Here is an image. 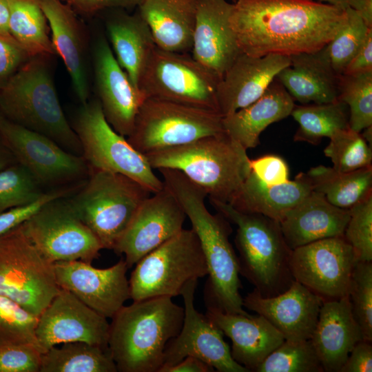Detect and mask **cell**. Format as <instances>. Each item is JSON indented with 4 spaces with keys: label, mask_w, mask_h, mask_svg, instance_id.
Instances as JSON below:
<instances>
[{
    "label": "cell",
    "mask_w": 372,
    "mask_h": 372,
    "mask_svg": "<svg viewBox=\"0 0 372 372\" xmlns=\"http://www.w3.org/2000/svg\"><path fill=\"white\" fill-rule=\"evenodd\" d=\"M108 347L63 343L41 353L39 372H117Z\"/></svg>",
    "instance_id": "35"
},
{
    "label": "cell",
    "mask_w": 372,
    "mask_h": 372,
    "mask_svg": "<svg viewBox=\"0 0 372 372\" xmlns=\"http://www.w3.org/2000/svg\"><path fill=\"white\" fill-rule=\"evenodd\" d=\"M60 289L54 263L40 254L21 225L0 236V295L39 317Z\"/></svg>",
    "instance_id": "11"
},
{
    "label": "cell",
    "mask_w": 372,
    "mask_h": 372,
    "mask_svg": "<svg viewBox=\"0 0 372 372\" xmlns=\"http://www.w3.org/2000/svg\"><path fill=\"white\" fill-rule=\"evenodd\" d=\"M363 130H364V132L362 134H361L362 136L365 139V141L367 142V143H370V145L371 146V142H372V125L364 129Z\"/></svg>",
    "instance_id": "57"
},
{
    "label": "cell",
    "mask_w": 372,
    "mask_h": 372,
    "mask_svg": "<svg viewBox=\"0 0 372 372\" xmlns=\"http://www.w3.org/2000/svg\"><path fill=\"white\" fill-rule=\"evenodd\" d=\"M158 170L165 185L181 205L200 243L207 267L204 289L206 307L227 313L249 315L244 309L240 294L239 265L229 240L231 233L229 220L207 209L205 192L181 172L169 168Z\"/></svg>",
    "instance_id": "2"
},
{
    "label": "cell",
    "mask_w": 372,
    "mask_h": 372,
    "mask_svg": "<svg viewBox=\"0 0 372 372\" xmlns=\"http://www.w3.org/2000/svg\"><path fill=\"white\" fill-rule=\"evenodd\" d=\"M372 71V28L362 46L347 65L344 73L352 74Z\"/></svg>",
    "instance_id": "51"
},
{
    "label": "cell",
    "mask_w": 372,
    "mask_h": 372,
    "mask_svg": "<svg viewBox=\"0 0 372 372\" xmlns=\"http://www.w3.org/2000/svg\"><path fill=\"white\" fill-rule=\"evenodd\" d=\"M345 17L344 8L314 0H237L229 25L241 53L290 56L322 48Z\"/></svg>",
    "instance_id": "1"
},
{
    "label": "cell",
    "mask_w": 372,
    "mask_h": 372,
    "mask_svg": "<svg viewBox=\"0 0 372 372\" xmlns=\"http://www.w3.org/2000/svg\"><path fill=\"white\" fill-rule=\"evenodd\" d=\"M107 319L61 288L39 316L35 329L38 347L41 353L54 346L78 341L108 347Z\"/></svg>",
    "instance_id": "18"
},
{
    "label": "cell",
    "mask_w": 372,
    "mask_h": 372,
    "mask_svg": "<svg viewBox=\"0 0 372 372\" xmlns=\"http://www.w3.org/2000/svg\"><path fill=\"white\" fill-rule=\"evenodd\" d=\"M74 12L91 15L108 8L132 9L143 0H61Z\"/></svg>",
    "instance_id": "49"
},
{
    "label": "cell",
    "mask_w": 372,
    "mask_h": 372,
    "mask_svg": "<svg viewBox=\"0 0 372 372\" xmlns=\"http://www.w3.org/2000/svg\"><path fill=\"white\" fill-rule=\"evenodd\" d=\"M349 296L363 340L372 342V261L357 262Z\"/></svg>",
    "instance_id": "43"
},
{
    "label": "cell",
    "mask_w": 372,
    "mask_h": 372,
    "mask_svg": "<svg viewBox=\"0 0 372 372\" xmlns=\"http://www.w3.org/2000/svg\"><path fill=\"white\" fill-rule=\"evenodd\" d=\"M320 2L324 1L327 2L326 3H329L333 6H338L340 8H345L348 6V3L350 0H318Z\"/></svg>",
    "instance_id": "56"
},
{
    "label": "cell",
    "mask_w": 372,
    "mask_h": 372,
    "mask_svg": "<svg viewBox=\"0 0 372 372\" xmlns=\"http://www.w3.org/2000/svg\"><path fill=\"white\" fill-rule=\"evenodd\" d=\"M41 353L35 344L0 345V372H39Z\"/></svg>",
    "instance_id": "45"
},
{
    "label": "cell",
    "mask_w": 372,
    "mask_h": 372,
    "mask_svg": "<svg viewBox=\"0 0 372 372\" xmlns=\"http://www.w3.org/2000/svg\"><path fill=\"white\" fill-rule=\"evenodd\" d=\"M8 3L10 34L30 57L56 54L39 0H8Z\"/></svg>",
    "instance_id": "34"
},
{
    "label": "cell",
    "mask_w": 372,
    "mask_h": 372,
    "mask_svg": "<svg viewBox=\"0 0 372 372\" xmlns=\"http://www.w3.org/2000/svg\"><path fill=\"white\" fill-rule=\"evenodd\" d=\"M186 217L178 200L165 185L141 203L113 250L124 254L127 266L131 268L178 234L183 229Z\"/></svg>",
    "instance_id": "17"
},
{
    "label": "cell",
    "mask_w": 372,
    "mask_h": 372,
    "mask_svg": "<svg viewBox=\"0 0 372 372\" xmlns=\"http://www.w3.org/2000/svg\"><path fill=\"white\" fill-rule=\"evenodd\" d=\"M291 115L299 126L293 141L312 145L330 138L336 131L349 127V110L339 100L321 104L295 105Z\"/></svg>",
    "instance_id": "36"
},
{
    "label": "cell",
    "mask_w": 372,
    "mask_h": 372,
    "mask_svg": "<svg viewBox=\"0 0 372 372\" xmlns=\"http://www.w3.org/2000/svg\"><path fill=\"white\" fill-rule=\"evenodd\" d=\"M46 58H30L0 89V108L7 120L82 156L81 142L62 110Z\"/></svg>",
    "instance_id": "5"
},
{
    "label": "cell",
    "mask_w": 372,
    "mask_h": 372,
    "mask_svg": "<svg viewBox=\"0 0 372 372\" xmlns=\"http://www.w3.org/2000/svg\"><path fill=\"white\" fill-rule=\"evenodd\" d=\"M197 283L198 280H191L181 293L184 301L182 328L167 343L162 367L174 365L187 356H194L216 371L250 372L233 359L231 349L218 326L206 314L196 309L194 300Z\"/></svg>",
    "instance_id": "16"
},
{
    "label": "cell",
    "mask_w": 372,
    "mask_h": 372,
    "mask_svg": "<svg viewBox=\"0 0 372 372\" xmlns=\"http://www.w3.org/2000/svg\"><path fill=\"white\" fill-rule=\"evenodd\" d=\"M106 29L117 62L138 87L140 78L156 47L148 25L137 11L132 14H114L107 21Z\"/></svg>",
    "instance_id": "32"
},
{
    "label": "cell",
    "mask_w": 372,
    "mask_h": 372,
    "mask_svg": "<svg viewBox=\"0 0 372 372\" xmlns=\"http://www.w3.org/2000/svg\"><path fill=\"white\" fill-rule=\"evenodd\" d=\"M48 20L56 53L70 76L73 90L81 102L88 101L89 83L85 41L74 11L61 0H39Z\"/></svg>",
    "instance_id": "27"
},
{
    "label": "cell",
    "mask_w": 372,
    "mask_h": 372,
    "mask_svg": "<svg viewBox=\"0 0 372 372\" xmlns=\"http://www.w3.org/2000/svg\"><path fill=\"white\" fill-rule=\"evenodd\" d=\"M196 1L192 56L221 79L241 53L229 25L233 3L227 0Z\"/></svg>",
    "instance_id": "22"
},
{
    "label": "cell",
    "mask_w": 372,
    "mask_h": 372,
    "mask_svg": "<svg viewBox=\"0 0 372 372\" xmlns=\"http://www.w3.org/2000/svg\"><path fill=\"white\" fill-rule=\"evenodd\" d=\"M196 0H143L138 7L157 48L189 53L192 47Z\"/></svg>",
    "instance_id": "30"
},
{
    "label": "cell",
    "mask_w": 372,
    "mask_h": 372,
    "mask_svg": "<svg viewBox=\"0 0 372 372\" xmlns=\"http://www.w3.org/2000/svg\"><path fill=\"white\" fill-rule=\"evenodd\" d=\"M214 369L203 360L194 357L187 356L178 363L162 367L159 372H214Z\"/></svg>",
    "instance_id": "52"
},
{
    "label": "cell",
    "mask_w": 372,
    "mask_h": 372,
    "mask_svg": "<svg viewBox=\"0 0 372 372\" xmlns=\"http://www.w3.org/2000/svg\"><path fill=\"white\" fill-rule=\"evenodd\" d=\"M66 197L43 204L21 224V228L50 262L80 260L92 263L103 248L97 237L76 215Z\"/></svg>",
    "instance_id": "13"
},
{
    "label": "cell",
    "mask_w": 372,
    "mask_h": 372,
    "mask_svg": "<svg viewBox=\"0 0 372 372\" xmlns=\"http://www.w3.org/2000/svg\"><path fill=\"white\" fill-rule=\"evenodd\" d=\"M306 173L298 174L293 180L269 185L251 171L230 204L245 213L262 214L280 222L286 213L312 191Z\"/></svg>",
    "instance_id": "31"
},
{
    "label": "cell",
    "mask_w": 372,
    "mask_h": 372,
    "mask_svg": "<svg viewBox=\"0 0 372 372\" xmlns=\"http://www.w3.org/2000/svg\"><path fill=\"white\" fill-rule=\"evenodd\" d=\"M210 202L218 213L237 226L234 241L240 274L262 297L285 291L294 279L289 267L291 249L285 242L280 223L262 214L240 211L229 203Z\"/></svg>",
    "instance_id": "6"
},
{
    "label": "cell",
    "mask_w": 372,
    "mask_h": 372,
    "mask_svg": "<svg viewBox=\"0 0 372 372\" xmlns=\"http://www.w3.org/2000/svg\"><path fill=\"white\" fill-rule=\"evenodd\" d=\"M346 17L332 39L324 47L330 65L339 76L364 43L370 29L361 17L349 6Z\"/></svg>",
    "instance_id": "38"
},
{
    "label": "cell",
    "mask_w": 372,
    "mask_h": 372,
    "mask_svg": "<svg viewBox=\"0 0 372 372\" xmlns=\"http://www.w3.org/2000/svg\"><path fill=\"white\" fill-rule=\"evenodd\" d=\"M220 79L189 53L157 47L140 78L138 87L154 98L219 112L216 91Z\"/></svg>",
    "instance_id": "12"
},
{
    "label": "cell",
    "mask_w": 372,
    "mask_h": 372,
    "mask_svg": "<svg viewBox=\"0 0 372 372\" xmlns=\"http://www.w3.org/2000/svg\"><path fill=\"white\" fill-rule=\"evenodd\" d=\"M218 112L154 98H146L128 142L139 152H151L225 133Z\"/></svg>",
    "instance_id": "10"
},
{
    "label": "cell",
    "mask_w": 372,
    "mask_h": 372,
    "mask_svg": "<svg viewBox=\"0 0 372 372\" xmlns=\"http://www.w3.org/2000/svg\"><path fill=\"white\" fill-rule=\"evenodd\" d=\"M38 318L14 300L0 295V345L38 347L35 336Z\"/></svg>",
    "instance_id": "42"
},
{
    "label": "cell",
    "mask_w": 372,
    "mask_h": 372,
    "mask_svg": "<svg viewBox=\"0 0 372 372\" xmlns=\"http://www.w3.org/2000/svg\"><path fill=\"white\" fill-rule=\"evenodd\" d=\"M17 162L14 156L0 136V171Z\"/></svg>",
    "instance_id": "55"
},
{
    "label": "cell",
    "mask_w": 372,
    "mask_h": 372,
    "mask_svg": "<svg viewBox=\"0 0 372 372\" xmlns=\"http://www.w3.org/2000/svg\"><path fill=\"white\" fill-rule=\"evenodd\" d=\"M349 217L350 209L335 207L312 190L279 223L285 242L293 250L321 239L343 236Z\"/></svg>",
    "instance_id": "26"
},
{
    "label": "cell",
    "mask_w": 372,
    "mask_h": 372,
    "mask_svg": "<svg viewBox=\"0 0 372 372\" xmlns=\"http://www.w3.org/2000/svg\"><path fill=\"white\" fill-rule=\"evenodd\" d=\"M205 314L231 340L233 359L254 371L285 338L267 320L258 315L231 314L207 307Z\"/></svg>",
    "instance_id": "25"
},
{
    "label": "cell",
    "mask_w": 372,
    "mask_h": 372,
    "mask_svg": "<svg viewBox=\"0 0 372 372\" xmlns=\"http://www.w3.org/2000/svg\"><path fill=\"white\" fill-rule=\"evenodd\" d=\"M76 190L65 187L48 192L37 201L23 207L13 208L0 214V236L22 224L45 203L57 198L66 197Z\"/></svg>",
    "instance_id": "46"
},
{
    "label": "cell",
    "mask_w": 372,
    "mask_h": 372,
    "mask_svg": "<svg viewBox=\"0 0 372 372\" xmlns=\"http://www.w3.org/2000/svg\"><path fill=\"white\" fill-rule=\"evenodd\" d=\"M324 47L290 56V65L277 74L276 79L293 101L306 105L338 100L340 76L331 68Z\"/></svg>",
    "instance_id": "28"
},
{
    "label": "cell",
    "mask_w": 372,
    "mask_h": 372,
    "mask_svg": "<svg viewBox=\"0 0 372 372\" xmlns=\"http://www.w3.org/2000/svg\"><path fill=\"white\" fill-rule=\"evenodd\" d=\"M9 6L8 0H0V34L12 37L8 28Z\"/></svg>",
    "instance_id": "54"
},
{
    "label": "cell",
    "mask_w": 372,
    "mask_h": 372,
    "mask_svg": "<svg viewBox=\"0 0 372 372\" xmlns=\"http://www.w3.org/2000/svg\"><path fill=\"white\" fill-rule=\"evenodd\" d=\"M343 236L358 261H372V195L350 209Z\"/></svg>",
    "instance_id": "44"
},
{
    "label": "cell",
    "mask_w": 372,
    "mask_h": 372,
    "mask_svg": "<svg viewBox=\"0 0 372 372\" xmlns=\"http://www.w3.org/2000/svg\"><path fill=\"white\" fill-rule=\"evenodd\" d=\"M255 372H324L310 340H285Z\"/></svg>",
    "instance_id": "39"
},
{
    "label": "cell",
    "mask_w": 372,
    "mask_h": 372,
    "mask_svg": "<svg viewBox=\"0 0 372 372\" xmlns=\"http://www.w3.org/2000/svg\"><path fill=\"white\" fill-rule=\"evenodd\" d=\"M294 106L293 99L276 79L256 101L223 116V127L245 149L254 148L266 127L291 115Z\"/></svg>",
    "instance_id": "29"
},
{
    "label": "cell",
    "mask_w": 372,
    "mask_h": 372,
    "mask_svg": "<svg viewBox=\"0 0 372 372\" xmlns=\"http://www.w3.org/2000/svg\"><path fill=\"white\" fill-rule=\"evenodd\" d=\"M0 136L17 162L47 191L84 184L90 167L83 156L72 154L51 138L4 118Z\"/></svg>",
    "instance_id": "14"
},
{
    "label": "cell",
    "mask_w": 372,
    "mask_h": 372,
    "mask_svg": "<svg viewBox=\"0 0 372 372\" xmlns=\"http://www.w3.org/2000/svg\"><path fill=\"white\" fill-rule=\"evenodd\" d=\"M371 342L362 340L351 351L340 372H371Z\"/></svg>",
    "instance_id": "50"
},
{
    "label": "cell",
    "mask_w": 372,
    "mask_h": 372,
    "mask_svg": "<svg viewBox=\"0 0 372 372\" xmlns=\"http://www.w3.org/2000/svg\"><path fill=\"white\" fill-rule=\"evenodd\" d=\"M184 307L157 297L123 305L112 318L107 346L120 372H158L167 343L180 332Z\"/></svg>",
    "instance_id": "3"
},
{
    "label": "cell",
    "mask_w": 372,
    "mask_h": 372,
    "mask_svg": "<svg viewBox=\"0 0 372 372\" xmlns=\"http://www.w3.org/2000/svg\"><path fill=\"white\" fill-rule=\"evenodd\" d=\"M94 72L98 101L107 121L127 137L147 97L120 66L104 37L97 39L94 48Z\"/></svg>",
    "instance_id": "20"
},
{
    "label": "cell",
    "mask_w": 372,
    "mask_h": 372,
    "mask_svg": "<svg viewBox=\"0 0 372 372\" xmlns=\"http://www.w3.org/2000/svg\"><path fill=\"white\" fill-rule=\"evenodd\" d=\"M54 269L60 288L107 318H112L130 298L125 260L105 269L80 260L60 261L54 263Z\"/></svg>",
    "instance_id": "19"
},
{
    "label": "cell",
    "mask_w": 372,
    "mask_h": 372,
    "mask_svg": "<svg viewBox=\"0 0 372 372\" xmlns=\"http://www.w3.org/2000/svg\"><path fill=\"white\" fill-rule=\"evenodd\" d=\"M153 169L181 172L210 200L230 203L251 172L247 149L225 132L145 155Z\"/></svg>",
    "instance_id": "4"
},
{
    "label": "cell",
    "mask_w": 372,
    "mask_h": 372,
    "mask_svg": "<svg viewBox=\"0 0 372 372\" xmlns=\"http://www.w3.org/2000/svg\"><path fill=\"white\" fill-rule=\"evenodd\" d=\"M251 171L261 181L269 185L289 181V168L286 162L276 155H265L250 160Z\"/></svg>",
    "instance_id": "48"
},
{
    "label": "cell",
    "mask_w": 372,
    "mask_h": 372,
    "mask_svg": "<svg viewBox=\"0 0 372 372\" xmlns=\"http://www.w3.org/2000/svg\"><path fill=\"white\" fill-rule=\"evenodd\" d=\"M338 100L347 105L349 127L357 132L372 125V71L340 76Z\"/></svg>",
    "instance_id": "37"
},
{
    "label": "cell",
    "mask_w": 372,
    "mask_h": 372,
    "mask_svg": "<svg viewBox=\"0 0 372 372\" xmlns=\"http://www.w3.org/2000/svg\"><path fill=\"white\" fill-rule=\"evenodd\" d=\"M207 276L205 256L194 231L183 229L136 262L129 280L130 299L173 298L193 280Z\"/></svg>",
    "instance_id": "8"
},
{
    "label": "cell",
    "mask_w": 372,
    "mask_h": 372,
    "mask_svg": "<svg viewBox=\"0 0 372 372\" xmlns=\"http://www.w3.org/2000/svg\"><path fill=\"white\" fill-rule=\"evenodd\" d=\"M48 192L25 166L17 162L0 171V214L32 204Z\"/></svg>",
    "instance_id": "40"
},
{
    "label": "cell",
    "mask_w": 372,
    "mask_h": 372,
    "mask_svg": "<svg viewBox=\"0 0 372 372\" xmlns=\"http://www.w3.org/2000/svg\"><path fill=\"white\" fill-rule=\"evenodd\" d=\"M325 372H340L351 351L363 340L349 295L324 301L309 339Z\"/></svg>",
    "instance_id": "24"
},
{
    "label": "cell",
    "mask_w": 372,
    "mask_h": 372,
    "mask_svg": "<svg viewBox=\"0 0 372 372\" xmlns=\"http://www.w3.org/2000/svg\"><path fill=\"white\" fill-rule=\"evenodd\" d=\"M234 3L236 2L237 0H231Z\"/></svg>",
    "instance_id": "59"
},
{
    "label": "cell",
    "mask_w": 372,
    "mask_h": 372,
    "mask_svg": "<svg viewBox=\"0 0 372 372\" xmlns=\"http://www.w3.org/2000/svg\"><path fill=\"white\" fill-rule=\"evenodd\" d=\"M290 56L240 53L220 80L216 91L219 112L225 116L259 99L277 74L290 65Z\"/></svg>",
    "instance_id": "23"
},
{
    "label": "cell",
    "mask_w": 372,
    "mask_h": 372,
    "mask_svg": "<svg viewBox=\"0 0 372 372\" xmlns=\"http://www.w3.org/2000/svg\"><path fill=\"white\" fill-rule=\"evenodd\" d=\"M348 6L361 17L369 28H372V0H350Z\"/></svg>",
    "instance_id": "53"
},
{
    "label": "cell",
    "mask_w": 372,
    "mask_h": 372,
    "mask_svg": "<svg viewBox=\"0 0 372 372\" xmlns=\"http://www.w3.org/2000/svg\"><path fill=\"white\" fill-rule=\"evenodd\" d=\"M150 194L125 175L90 169L84 184L66 198L103 248L114 249L137 209Z\"/></svg>",
    "instance_id": "7"
},
{
    "label": "cell",
    "mask_w": 372,
    "mask_h": 372,
    "mask_svg": "<svg viewBox=\"0 0 372 372\" xmlns=\"http://www.w3.org/2000/svg\"><path fill=\"white\" fill-rule=\"evenodd\" d=\"M72 127L90 169L125 175L153 194L164 187L145 155L109 124L98 99L81 104Z\"/></svg>",
    "instance_id": "9"
},
{
    "label": "cell",
    "mask_w": 372,
    "mask_h": 372,
    "mask_svg": "<svg viewBox=\"0 0 372 372\" xmlns=\"http://www.w3.org/2000/svg\"><path fill=\"white\" fill-rule=\"evenodd\" d=\"M6 118L1 112V110L0 108V125L1 123H2V121H3V119Z\"/></svg>",
    "instance_id": "58"
},
{
    "label": "cell",
    "mask_w": 372,
    "mask_h": 372,
    "mask_svg": "<svg viewBox=\"0 0 372 372\" xmlns=\"http://www.w3.org/2000/svg\"><path fill=\"white\" fill-rule=\"evenodd\" d=\"M306 174L312 189L340 208L351 209L372 195V165L350 172L318 165Z\"/></svg>",
    "instance_id": "33"
},
{
    "label": "cell",
    "mask_w": 372,
    "mask_h": 372,
    "mask_svg": "<svg viewBox=\"0 0 372 372\" xmlns=\"http://www.w3.org/2000/svg\"><path fill=\"white\" fill-rule=\"evenodd\" d=\"M357 262L353 249L340 236L291 250L289 267L294 280L328 301L349 295Z\"/></svg>",
    "instance_id": "15"
},
{
    "label": "cell",
    "mask_w": 372,
    "mask_h": 372,
    "mask_svg": "<svg viewBox=\"0 0 372 372\" xmlns=\"http://www.w3.org/2000/svg\"><path fill=\"white\" fill-rule=\"evenodd\" d=\"M30 58L12 37L0 34V89Z\"/></svg>",
    "instance_id": "47"
},
{
    "label": "cell",
    "mask_w": 372,
    "mask_h": 372,
    "mask_svg": "<svg viewBox=\"0 0 372 372\" xmlns=\"http://www.w3.org/2000/svg\"><path fill=\"white\" fill-rule=\"evenodd\" d=\"M329 139L324 153L335 170L350 172L372 165V147L360 132L347 127L336 131Z\"/></svg>",
    "instance_id": "41"
},
{
    "label": "cell",
    "mask_w": 372,
    "mask_h": 372,
    "mask_svg": "<svg viewBox=\"0 0 372 372\" xmlns=\"http://www.w3.org/2000/svg\"><path fill=\"white\" fill-rule=\"evenodd\" d=\"M323 302L296 280L273 297H262L254 289L242 298L244 308L263 316L288 340L311 338Z\"/></svg>",
    "instance_id": "21"
}]
</instances>
